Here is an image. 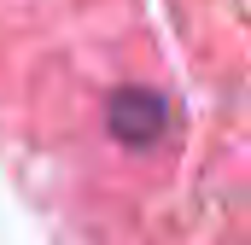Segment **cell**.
I'll return each instance as SVG.
<instances>
[{
    "label": "cell",
    "mask_w": 251,
    "mask_h": 245,
    "mask_svg": "<svg viewBox=\"0 0 251 245\" xmlns=\"http://www.w3.org/2000/svg\"><path fill=\"white\" fill-rule=\"evenodd\" d=\"M164 128H170V111H164L158 94H146V88L111 94V134H117L123 146H152Z\"/></svg>",
    "instance_id": "1"
}]
</instances>
